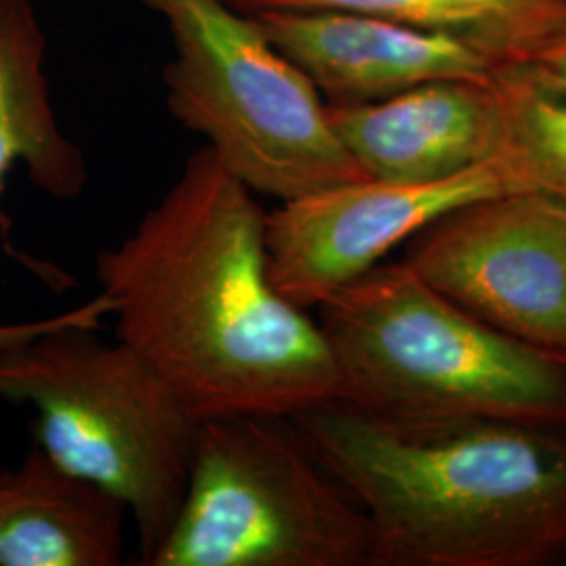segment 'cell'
I'll list each match as a JSON object with an SVG mask.
<instances>
[{
  "label": "cell",
  "mask_w": 566,
  "mask_h": 566,
  "mask_svg": "<svg viewBox=\"0 0 566 566\" xmlns=\"http://www.w3.org/2000/svg\"><path fill=\"white\" fill-rule=\"evenodd\" d=\"M206 145L97 259L116 338L200 420L338 401L324 332L269 277L266 212Z\"/></svg>",
  "instance_id": "cell-1"
},
{
  "label": "cell",
  "mask_w": 566,
  "mask_h": 566,
  "mask_svg": "<svg viewBox=\"0 0 566 566\" xmlns=\"http://www.w3.org/2000/svg\"><path fill=\"white\" fill-rule=\"evenodd\" d=\"M371 525V566H544L566 558V424L294 416Z\"/></svg>",
  "instance_id": "cell-2"
},
{
  "label": "cell",
  "mask_w": 566,
  "mask_h": 566,
  "mask_svg": "<svg viewBox=\"0 0 566 566\" xmlns=\"http://www.w3.org/2000/svg\"><path fill=\"white\" fill-rule=\"evenodd\" d=\"M313 311L338 403L386 426L446 420L566 424V357L483 324L399 263H380Z\"/></svg>",
  "instance_id": "cell-3"
},
{
  "label": "cell",
  "mask_w": 566,
  "mask_h": 566,
  "mask_svg": "<svg viewBox=\"0 0 566 566\" xmlns=\"http://www.w3.org/2000/svg\"><path fill=\"white\" fill-rule=\"evenodd\" d=\"M105 315L97 294L63 324L0 346V399L32 405L36 443L120 497L147 566L181 510L202 420L139 353L103 340Z\"/></svg>",
  "instance_id": "cell-4"
},
{
  "label": "cell",
  "mask_w": 566,
  "mask_h": 566,
  "mask_svg": "<svg viewBox=\"0 0 566 566\" xmlns=\"http://www.w3.org/2000/svg\"><path fill=\"white\" fill-rule=\"evenodd\" d=\"M359 500L290 416L202 420L177 521L147 566H371Z\"/></svg>",
  "instance_id": "cell-5"
},
{
  "label": "cell",
  "mask_w": 566,
  "mask_h": 566,
  "mask_svg": "<svg viewBox=\"0 0 566 566\" xmlns=\"http://www.w3.org/2000/svg\"><path fill=\"white\" fill-rule=\"evenodd\" d=\"M175 46L166 103L254 193L280 202L365 179L303 70L224 0H143Z\"/></svg>",
  "instance_id": "cell-6"
},
{
  "label": "cell",
  "mask_w": 566,
  "mask_h": 566,
  "mask_svg": "<svg viewBox=\"0 0 566 566\" xmlns=\"http://www.w3.org/2000/svg\"><path fill=\"white\" fill-rule=\"evenodd\" d=\"M401 263L507 336L566 357V203L506 191L453 208L405 243Z\"/></svg>",
  "instance_id": "cell-7"
},
{
  "label": "cell",
  "mask_w": 566,
  "mask_h": 566,
  "mask_svg": "<svg viewBox=\"0 0 566 566\" xmlns=\"http://www.w3.org/2000/svg\"><path fill=\"white\" fill-rule=\"evenodd\" d=\"M525 191L500 160L432 182L357 179L282 202L266 212L269 277L290 303L313 311L464 203Z\"/></svg>",
  "instance_id": "cell-8"
},
{
  "label": "cell",
  "mask_w": 566,
  "mask_h": 566,
  "mask_svg": "<svg viewBox=\"0 0 566 566\" xmlns=\"http://www.w3.org/2000/svg\"><path fill=\"white\" fill-rule=\"evenodd\" d=\"M327 114L369 179L443 181L497 160L502 145L495 76L424 82L376 102L327 103Z\"/></svg>",
  "instance_id": "cell-9"
},
{
  "label": "cell",
  "mask_w": 566,
  "mask_h": 566,
  "mask_svg": "<svg viewBox=\"0 0 566 566\" xmlns=\"http://www.w3.org/2000/svg\"><path fill=\"white\" fill-rule=\"evenodd\" d=\"M327 103L385 99L424 82L489 81L497 67L446 34L348 11L250 13Z\"/></svg>",
  "instance_id": "cell-10"
},
{
  "label": "cell",
  "mask_w": 566,
  "mask_h": 566,
  "mask_svg": "<svg viewBox=\"0 0 566 566\" xmlns=\"http://www.w3.org/2000/svg\"><path fill=\"white\" fill-rule=\"evenodd\" d=\"M128 507L39 443L0 476V566H116Z\"/></svg>",
  "instance_id": "cell-11"
},
{
  "label": "cell",
  "mask_w": 566,
  "mask_h": 566,
  "mask_svg": "<svg viewBox=\"0 0 566 566\" xmlns=\"http://www.w3.org/2000/svg\"><path fill=\"white\" fill-rule=\"evenodd\" d=\"M46 41L32 0H0V191L25 164L32 182L72 200L86 185L81 149L61 133L44 74Z\"/></svg>",
  "instance_id": "cell-12"
},
{
  "label": "cell",
  "mask_w": 566,
  "mask_h": 566,
  "mask_svg": "<svg viewBox=\"0 0 566 566\" xmlns=\"http://www.w3.org/2000/svg\"><path fill=\"white\" fill-rule=\"evenodd\" d=\"M243 13L348 11L446 34L497 70L528 65L566 25L554 0H224Z\"/></svg>",
  "instance_id": "cell-13"
},
{
  "label": "cell",
  "mask_w": 566,
  "mask_h": 566,
  "mask_svg": "<svg viewBox=\"0 0 566 566\" xmlns=\"http://www.w3.org/2000/svg\"><path fill=\"white\" fill-rule=\"evenodd\" d=\"M495 88L502 107L497 160L521 189L566 203V93L523 67L497 70Z\"/></svg>",
  "instance_id": "cell-14"
},
{
  "label": "cell",
  "mask_w": 566,
  "mask_h": 566,
  "mask_svg": "<svg viewBox=\"0 0 566 566\" xmlns=\"http://www.w3.org/2000/svg\"><path fill=\"white\" fill-rule=\"evenodd\" d=\"M521 67L535 81L566 93V25L547 42L535 60Z\"/></svg>",
  "instance_id": "cell-15"
},
{
  "label": "cell",
  "mask_w": 566,
  "mask_h": 566,
  "mask_svg": "<svg viewBox=\"0 0 566 566\" xmlns=\"http://www.w3.org/2000/svg\"><path fill=\"white\" fill-rule=\"evenodd\" d=\"M72 313H74V311H67V313H61V315H55V317H46V319H41V322L0 325V346L34 338V336H39L42 332H46V329H51V327H55V325L63 324L65 319H70Z\"/></svg>",
  "instance_id": "cell-16"
},
{
  "label": "cell",
  "mask_w": 566,
  "mask_h": 566,
  "mask_svg": "<svg viewBox=\"0 0 566 566\" xmlns=\"http://www.w3.org/2000/svg\"><path fill=\"white\" fill-rule=\"evenodd\" d=\"M554 2H558V4H563V7H566V0H554Z\"/></svg>",
  "instance_id": "cell-17"
},
{
  "label": "cell",
  "mask_w": 566,
  "mask_h": 566,
  "mask_svg": "<svg viewBox=\"0 0 566 566\" xmlns=\"http://www.w3.org/2000/svg\"><path fill=\"white\" fill-rule=\"evenodd\" d=\"M2 474H4V470H0V476H2Z\"/></svg>",
  "instance_id": "cell-18"
}]
</instances>
